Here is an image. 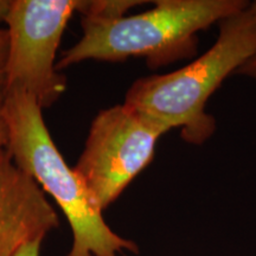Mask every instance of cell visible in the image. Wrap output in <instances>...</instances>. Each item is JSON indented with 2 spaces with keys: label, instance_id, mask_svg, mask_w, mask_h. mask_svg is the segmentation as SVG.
<instances>
[{
  "label": "cell",
  "instance_id": "6da1fadb",
  "mask_svg": "<svg viewBox=\"0 0 256 256\" xmlns=\"http://www.w3.org/2000/svg\"><path fill=\"white\" fill-rule=\"evenodd\" d=\"M214 46L197 60L168 74L136 80L124 104L162 126L180 130L192 145H202L216 130L206 104L224 80L256 54V18L247 8L218 24Z\"/></svg>",
  "mask_w": 256,
  "mask_h": 256
},
{
  "label": "cell",
  "instance_id": "7a4b0ae2",
  "mask_svg": "<svg viewBox=\"0 0 256 256\" xmlns=\"http://www.w3.org/2000/svg\"><path fill=\"white\" fill-rule=\"evenodd\" d=\"M40 106L24 92H8L2 112L8 126V150L14 162L56 200L70 224L72 244L66 256L138 254L132 240L121 238L104 218V209L75 168L57 148Z\"/></svg>",
  "mask_w": 256,
  "mask_h": 256
},
{
  "label": "cell",
  "instance_id": "3957f363",
  "mask_svg": "<svg viewBox=\"0 0 256 256\" xmlns=\"http://www.w3.org/2000/svg\"><path fill=\"white\" fill-rule=\"evenodd\" d=\"M142 14L110 20L82 19L83 34L56 64L62 70L88 60L124 62L144 57L152 69L194 56L200 31L248 8L244 0H158Z\"/></svg>",
  "mask_w": 256,
  "mask_h": 256
},
{
  "label": "cell",
  "instance_id": "277c9868",
  "mask_svg": "<svg viewBox=\"0 0 256 256\" xmlns=\"http://www.w3.org/2000/svg\"><path fill=\"white\" fill-rule=\"evenodd\" d=\"M76 8L78 0H12L5 18L4 95L24 92L44 110L64 94L66 78L56 68V52Z\"/></svg>",
  "mask_w": 256,
  "mask_h": 256
},
{
  "label": "cell",
  "instance_id": "5b68a950",
  "mask_svg": "<svg viewBox=\"0 0 256 256\" xmlns=\"http://www.w3.org/2000/svg\"><path fill=\"white\" fill-rule=\"evenodd\" d=\"M166 130L124 104L101 110L92 120L74 168L102 209H107L153 160Z\"/></svg>",
  "mask_w": 256,
  "mask_h": 256
},
{
  "label": "cell",
  "instance_id": "8992f818",
  "mask_svg": "<svg viewBox=\"0 0 256 256\" xmlns=\"http://www.w3.org/2000/svg\"><path fill=\"white\" fill-rule=\"evenodd\" d=\"M60 224L55 209L30 176L0 150V256H14Z\"/></svg>",
  "mask_w": 256,
  "mask_h": 256
},
{
  "label": "cell",
  "instance_id": "52a82bcc",
  "mask_svg": "<svg viewBox=\"0 0 256 256\" xmlns=\"http://www.w3.org/2000/svg\"><path fill=\"white\" fill-rule=\"evenodd\" d=\"M148 4L140 0H78V12L82 19L110 20L127 16L130 10L139 5Z\"/></svg>",
  "mask_w": 256,
  "mask_h": 256
},
{
  "label": "cell",
  "instance_id": "ba28073f",
  "mask_svg": "<svg viewBox=\"0 0 256 256\" xmlns=\"http://www.w3.org/2000/svg\"><path fill=\"white\" fill-rule=\"evenodd\" d=\"M8 31L0 28V96H4L5 87V68L6 58H8Z\"/></svg>",
  "mask_w": 256,
  "mask_h": 256
},
{
  "label": "cell",
  "instance_id": "9c48e42d",
  "mask_svg": "<svg viewBox=\"0 0 256 256\" xmlns=\"http://www.w3.org/2000/svg\"><path fill=\"white\" fill-rule=\"evenodd\" d=\"M43 240H36V241L28 243L16 252L14 256H40V246Z\"/></svg>",
  "mask_w": 256,
  "mask_h": 256
},
{
  "label": "cell",
  "instance_id": "30bf717a",
  "mask_svg": "<svg viewBox=\"0 0 256 256\" xmlns=\"http://www.w3.org/2000/svg\"><path fill=\"white\" fill-rule=\"evenodd\" d=\"M2 98L4 96H0V150L6 148L8 140V126H6L4 112H2Z\"/></svg>",
  "mask_w": 256,
  "mask_h": 256
},
{
  "label": "cell",
  "instance_id": "8fae6325",
  "mask_svg": "<svg viewBox=\"0 0 256 256\" xmlns=\"http://www.w3.org/2000/svg\"><path fill=\"white\" fill-rule=\"evenodd\" d=\"M238 72L256 80V54L238 70Z\"/></svg>",
  "mask_w": 256,
  "mask_h": 256
},
{
  "label": "cell",
  "instance_id": "7c38bea8",
  "mask_svg": "<svg viewBox=\"0 0 256 256\" xmlns=\"http://www.w3.org/2000/svg\"><path fill=\"white\" fill-rule=\"evenodd\" d=\"M11 0H0V24L5 23V18L8 14Z\"/></svg>",
  "mask_w": 256,
  "mask_h": 256
},
{
  "label": "cell",
  "instance_id": "4fadbf2b",
  "mask_svg": "<svg viewBox=\"0 0 256 256\" xmlns=\"http://www.w3.org/2000/svg\"><path fill=\"white\" fill-rule=\"evenodd\" d=\"M248 8H249V11H250L252 14V16H254V17L256 18V2H249Z\"/></svg>",
  "mask_w": 256,
  "mask_h": 256
}]
</instances>
